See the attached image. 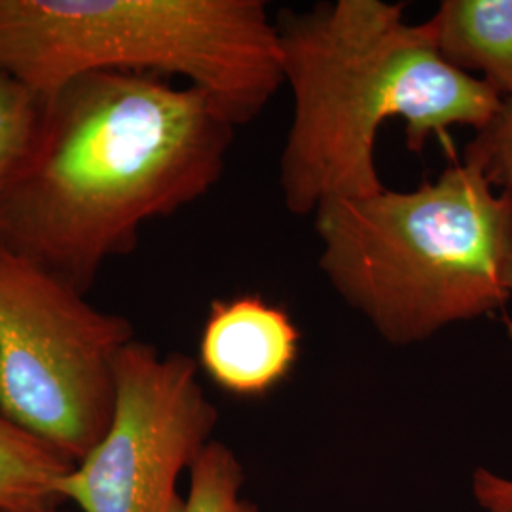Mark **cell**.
Listing matches in <instances>:
<instances>
[{"mask_svg": "<svg viewBox=\"0 0 512 512\" xmlns=\"http://www.w3.org/2000/svg\"><path fill=\"white\" fill-rule=\"evenodd\" d=\"M236 129L198 88L80 74L42 97L35 135L0 188V247L88 294L148 220L219 183Z\"/></svg>", "mask_w": 512, "mask_h": 512, "instance_id": "6da1fadb", "label": "cell"}, {"mask_svg": "<svg viewBox=\"0 0 512 512\" xmlns=\"http://www.w3.org/2000/svg\"><path fill=\"white\" fill-rule=\"evenodd\" d=\"M275 25L294 103L279 186L298 217L384 190L374 148L385 122L401 118L406 147L421 152L454 126L486 128L503 105L440 55L429 21H406L404 4L319 2L283 10Z\"/></svg>", "mask_w": 512, "mask_h": 512, "instance_id": "7a4b0ae2", "label": "cell"}, {"mask_svg": "<svg viewBox=\"0 0 512 512\" xmlns=\"http://www.w3.org/2000/svg\"><path fill=\"white\" fill-rule=\"evenodd\" d=\"M512 200L469 160L414 190L323 203L319 270L387 344L404 348L511 300Z\"/></svg>", "mask_w": 512, "mask_h": 512, "instance_id": "3957f363", "label": "cell"}, {"mask_svg": "<svg viewBox=\"0 0 512 512\" xmlns=\"http://www.w3.org/2000/svg\"><path fill=\"white\" fill-rule=\"evenodd\" d=\"M0 69L42 97L97 71L179 76L236 128L285 84L262 0H0Z\"/></svg>", "mask_w": 512, "mask_h": 512, "instance_id": "277c9868", "label": "cell"}, {"mask_svg": "<svg viewBox=\"0 0 512 512\" xmlns=\"http://www.w3.org/2000/svg\"><path fill=\"white\" fill-rule=\"evenodd\" d=\"M135 340L126 317L0 247V410L73 463L105 435L116 363Z\"/></svg>", "mask_w": 512, "mask_h": 512, "instance_id": "5b68a950", "label": "cell"}, {"mask_svg": "<svg viewBox=\"0 0 512 512\" xmlns=\"http://www.w3.org/2000/svg\"><path fill=\"white\" fill-rule=\"evenodd\" d=\"M198 361L129 342L116 363L109 427L55 482L57 501L80 512H183L179 492L219 423L200 384Z\"/></svg>", "mask_w": 512, "mask_h": 512, "instance_id": "8992f818", "label": "cell"}, {"mask_svg": "<svg viewBox=\"0 0 512 512\" xmlns=\"http://www.w3.org/2000/svg\"><path fill=\"white\" fill-rule=\"evenodd\" d=\"M300 338L293 317L260 294L220 298L203 323L198 366L228 395L264 397L291 376Z\"/></svg>", "mask_w": 512, "mask_h": 512, "instance_id": "52a82bcc", "label": "cell"}, {"mask_svg": "<svg viewBox=\"0 0 512 512\" xmlns=\"http://www.w3.org/2000/svg\"><path fill=\"white\" fill-rule=\"evenodd\" d=\"M427 21L452 67L512 99V0H444Z\"/></svg>", "mask_w": 512, "mask_h": 512, "instance_id": "ba28073f", "label": "cell"}, {"mask_svg": "<svg viewBox=\"0 0 512 512\" xmlns=\"http://www.w3.org/2000/svg\"><path fill=\"white\" fill-rule=\"evenodd\" d=\"M74 463L31 437L0 410V512L57 509L55 482Z\"/></svg>", "mask_w": 512, "mask_h": 512, "instance_id": "9c48e42d", "label": "cell"}, {"mask_svg": "<svg viewBox=\"0 0 512 512\" xmlns=\"http://www.w3.org/2000/svg\"><path fill=\"white\" fill-rule=\"evenodd\" d=\"M245 473L236 452L211 440L188 473L183 512H260L243 497Z\"/></svg>", "mask_w": 512, "mask_h": 512, "instance_id": "30bf717a", "label": "cell"}, {"mask_svg": "<svg viewBox=\"0 0 512 512\" xmlns=\"http://www.w3.org/2000/svg\"><path fill=\"white\" fill-rule=\"evenodd\" d=\"M40 110L42 95L0 69V188L29 147Z\"/></svg>", "mask_w": 512, "mask_h": 512, "instance_id": "8fae6325", "label": "cell"}, {"mask_svg": "<svg viewBox=\"0 0 512 512\" xmlns=\"http://www.w3.org/2000/svg\"><path fill=\"white\" fill-rule=\"evenodd\" d=\"M463 160L475 162L490 184L507 192L512 200V99L503 101L494 120L486 128L476 131L473 141L465 147ZM507 289L512 296V217Z\"/></svg>", "mask_w": 512, "mask_h": 512, "instance_id": "7c38bea8", "label": "cell"}, {"mask_svg": "<svg viewBox=\"0 0 512 512\" xmlns=\"http://www.w3.org/2000/svg\"><path fill=\"white\" fill-rule=\"evenodd\" d=\"M473 492L482 512H512V480L476 469Z\"/></svg>", "mask_w": 512, "mask_h": 512, "instance_id": "4fadbf2b", "label": "cell"}, {"mask_svg": "<svg viewBox=\"0 0 512 512\" xmlns=\"http://www.w3.org/2000/svg\"><path fill=\"white\" fill-rule=\"evenodd\" d=\"M46 512H61V511H57V509H52V511H46Z\"/></svg>", "mask_w": 512, "mask_h": 512, "instance_id": "5bb4252c", "label": "cell"}]
</instances>
